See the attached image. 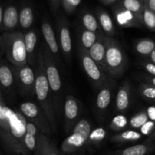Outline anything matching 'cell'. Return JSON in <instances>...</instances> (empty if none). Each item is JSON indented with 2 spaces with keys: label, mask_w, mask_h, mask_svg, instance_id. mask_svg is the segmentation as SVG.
Returning <instances> with one entry per match:
<instances>
[{
  "label": "cell",
  "mask_w": 155,
  "mask_h": 155,
  "mask_svg": "<svg viewBox=\"0 0 155 155\" xmlns=\"http://www.w3.org/2000/svg\"><path fill=\"white\" fill-rule=\"evenodd\" d=\"M101 1H103V0H101Z\"/></svg>",
  "instance_id": "obj_47"
},
{
  "label": "cell",
  "mask_w": 155,
  "mask_h": 155,
  "mask_svg": "<svg viewBox=\"0 0 155 155\" xmlns=\"http://www.w3.org/2000/svg\"><path fill=\"white\" fill-rule=\"evenodd\" d=\"M106 48H107V36L103 34L101 31H98L96 42L88 50V53L105 73Z\"/></svg>",
  "instance_id": "obj_11"
},
{
  "label": "cell",
  "mask_w": 155,
  "mask_h": 155,
  "mask_svg": "<svg viewBox=\"0 0 155 155\" xmlns=\"http://www.w3.org/2000/svg\"><path fill=\"white\" fill-rule=\"evenodd\" d=\"M154 122H151V121H148L145 126L142 127V132H144V133H152V128L154 127ZM150 134V135H151Z\"/></svg>",
  "instance_id": "obj_37"
},
{
  "label": "cell",
  "mask_w": 155,
  "mask_h": 155,
  "mask_svg": "<svg viewBox=\"0 0 155 155\" xmlns=\"http://www.w3.org/2000/svg\"><path fill=\"white\" fill-rule=\"evenodd\" d=\"M121 5L127 10L133 12V14L142 20L145 2L142 0H123Z\"/></svg>",
  "instance_id": "obj_22"
},
{
  "label": "cell",
  "mask_w": 155,
  "mask_h": 155,
  "mask_svg": "<svg viewBox=\"0 0 155 155\" xmlns=\"http://www.w3.org/2000/svg\"><path fill=\"white\" fill-rule=\"evenodd\" d=\"M43 57L44 68H45V74L51 88L52 93L53 99H54V105H55L56 113L58 114L60 112L61 106V96L62 92V83L61 79L60 74L57 68L54 56L51 53L50 50L47 47L46 44H44L41 47Z\"/></svg>",
  "instance_id": "obj_5"
},
{
  "label": "cell",
  "mask_w": 155,
  "mask_h": 155,
  "mask_svg": "<svg viewBox=\"0 0 155 155\" xmlns=\"http://www.w3.org/2000/svg\"><path fill=\"white\" fill-rule=\"evenodd\" d=\"M20 110L26 119L29 120V122L34 124L39 131L45 135L51 134L53 132L52 127L46 115L39 105L30 101H27L21 104Z\"/></svg>",
  "instance_id": "obj_8"
},
{
  "label": "cell",
  "mask_w": 155,
  "mask_h": 155,
  "mask_svg": "<svg viewBox=\"0 0 155 155\" xmlns=\"http://www.w3.org/2000/svg\"><path fill=\"white\" fill-rule=\"evenodd\" d=\"M97 38H98V33L85 30L81 36L82 48L88 51L96 42Z\"/></svg>",
  "instance_id": "obj_30"
},
{
  "label": "cell",
  "mask_w": 155,
  "mask_h": 155,
  "mask_svg": "<svg viewBox=\"0 0 155 155\" xmlns=\"http://www.w3.org/2000/svg\"><path fill=\"white\" fill-rule=\"evenodd\" d=\"M147 112H148L149 119H151V120L154 121L155 120V107H149V109L147 110Z\"/></svg>",
  "instance_id": "obj_39"
},
{
  "label": "cell",
  "mask_w": 155,
  "mask_h": 155,
  "mask_svg": "<svg viewBox=\"0 0 155 155\" xmlns=\"http://www.w3.org/2000/svg\"><path fill=\"white\" fill-rule=\"evenodd\" d=\"M64 128L67 134L72 133L74 127L79 122L80 107L77 100L72 95H67L64 103Z\"/></svg>",
  "instance_id": "obj_10"
},
{
  "label": "cell",
  "mask_w": 155,
  "mask_h": 155,
  "mask_svg": "<svg viewBox=\"0 0 155 155\" xmlns=\"http://www.w3.org/2000/svg\"><path fill=\"white\" fill-rule=\"evenodd\" d=\"M144 2H145V0H144Z\"/></svg>",
  "instance_id": "obj_46"
},
{
  "label": "cell",
  "mask_w": 155,
  "mask_h": 155,
  "mask_svg": "<svg viewBox=\"0 0 155 155\" xmlns=\"http://www.w3.org/2000/svg\"><path fill=\"white\" fill-rule=\"evenodd\" d=\"M139 91L145 99L155 102V87L150 84L142 83L139 88Z\"/></svg>",
  "instance_id": "obj_32"
},
{
  "label": "cell",
  "mask_w": 155,
  "mask_h": 155,
  "mask_svg": "<svg viewBox=\"0 0 155 155\" xmlns=\"http://www.w3.org/2000/svg\"><path fill=\"white\" fill-rule=\"evenodd\" d=\"M145 80H148V84L151 85V86H154L155 87V77L154 76H151V75L145 76Z\"/></svg>",
  "instance_id": "obj_40"
},
{
  "label": "cell",
  "mask_w": 155,
  "mask_h": 155,
  "mask_svg": "<svg viewBox=\"0 0 155 155\" xmlns=\"http://www.w3.org/2000/svg\"><path fill=\"white\" fill-rule=\"evenodd\" d=\"M130 86L128 83H125L117 92L116 98L117 110L120 112L125 111L128 109L130 103Z\"/></svg>",
  "instance_id": "obj_17"
},
{
  "label": "cell",
  "mask_w": 155,
  "mask_h": 155,
  "mask_svg": "<svg viewBox=\"0 0 155 155\" xmlns=\"http://www.w3.org/2000/svg\"><path fill=\"white\" fill-rule=\"evenodd\" d=\"M142 1H143V2H144V0H142Z\"/></svg>",
  "instance_id": "obj_45"
},
{
  "label": "cell",
  "mask_w": 155,
  "mask_h": 155,
  "mask_svg": "<svg viewBox=\"0 0 155 155\" xmlns=\"http://www.w3.org/2000/svg\"><path fill=\"white\" fill-rule=\"evenodd\" d=\"M135 49L139 53L144 56H150L155 49V42L152 39H143L138 41L135 45Z\"/></svg>",
  "instance_id": "obj_25"
},
{
  "label": "cell",
  "mask_w": 155,
  "mask_h": 155,
  "mask_svg": "<svg viewBox=\"0 0 155 155\" xmlns=\"http://www.w3.org/2000/svg\"><path fill=\"white\" fill-rule=\"evenodd\" d=\"M127 57L119 42L107 36L105 68L106 73L112 79H119L125 72Z\"/></svg>",
  "instance_id": "obj_4"
},
{
  "label": "cell",
  "mask_w": 155,
  "mask_h": 155,
  "mask_svg": "<svg viewBox=\"0 0 155 155\" xmlns=\"http://www.w3.org/2000/svg\"><path fill=\"white\" fill-rule=\"evenodd\" d=\"M148 121H149V117L148 112L146 110H142L131 118L130 126L133 128L139 129L145 126Z\"/></svg>",
  "instance_id": "obj_31"
},
{
  "label": "cell",
  "mask_w": 155,
  "mask_h": 155,
  "mask_svg": "<svg viewBox=\"0 0 155 155\" xmlns=\"http://www.w3.org/2000/svg\"><path fill=\"white\" fill-rule=\"evenodd\" d=\"M142 22L148 30L155 31V13L146 5H145L142 13Z\"/></svg>",
  "instance_id": "obj_29"
},
{
  "label": "cell",
  "mask_w": 155,
  "mask_h": 155,
  "mask_svg": "<svg viewBox=\"0 0 155 155\" xmlns=\"http://www.w3.org/2000/svg\"><path fill=\"white\" fill-rule=\"evenodd\" d=\"M27 120L21 112L14 111L4 104L0 105V136L3 148L10 155H29L25 146Z\"/></svg>",
  "instance_id": "obj_1"
},
{
  "label": "cell",
  "mask_w": 155,
  "mask_h": 155,
  "mask_svg": "<svg viewBox=\"0 0 155 155\" xmlns=\"http://www.w3.org/2000/svg\"><path fill=\"white\" fill-rule=\"evenodd\" d=\"M59 2H60V0H51V5H52V7L54 10L57 9V8L58 7Z\"/></svg>",
  "instance_id": "obj_42"
},
{
  "label": "cell",
  "mask_w": 155,
  "mask_h": 155,
  "mask_svg": "<svg viewBox=\"0 0 155 155\" xmlns=\"http://www.w3.org/2000/svg\"><path fill=\"white\" fill-rule=\"evenodd\" d=\"M19 23V14L16 7L9 5L5 9L4 15L0 28L3 32H12L15 30Z\"/></svg>",
  "instance_id": "obj_15"
},
{
  "label": "cell",
  "mask_w": 155,
  "mask_h": 155,
  "mask_svg": "<svg viewBox=\"0 0 155 155\" xmlns=\"http://www.w3.org/2000/svg\"><path fill=\"white\" fill-rule=\"evenodd\" d=\"M114 17L120 26L124 27H142L143 22L135 14L119 5L114 8Z\"/></svg>",
  "instance_id": "obj_12"
},
{
  "label": "cell",
  "mask_w": 155,
  "mask_h": 155,
  "mask_svg": "<svg viewBox=\"0 0 155 155\" xmlns=\"http://www.w3.org/2000/svg\"><path fill=\"white\" fill-rule=\"evenodd\" d=\"M104 130L102 129H97L95 131L91 133L90 136H89V139H91L93 142H99V141L102 140L104 137Z\"/></svg>",
  "instance_id": "obj_35"
},
{
  "label": "cell",
  "mask_w": 155,
  "mask_h": 155,
  "mask_svg": "<svg viewBox=\"0 0 155 155\" xmlns=\"http://www.w3.org/2000/svg\"><path fill=\"white\" fill-rule=\"evenodd\" d=\"M127 125V119L123 115L115 117L111 123V127L114 130H120Z\"/></svg>",
  "instance_id": "obj_34"
},
{
  "label": "cell",
  "mask_w": 155,
  "mask_h": 155,
  "mask_svg": "<svg viewBox=\"0 0 155 155\" xmlns=\"http://www.w3.org/2000/svg\"><path fill=\"white\" fill-rule=\"evenodd\" d=\"M24 42H25L28 62L31 64V66H34L35 64H36L34 60L35 48L37 43V35L36 32L33 30H30L26 33L24 35Z\"/></svg>",
  "instance_id": "obj_19"
},
{
  "label": "cell",
  "mask_w": 155,
  "mask_h": 155,
  "mask_svg": "<svg viewBox=\"0 0 155 155\" xmlns=\"http://www.w3.org/2000/svg\"><path fill=\"white\" fill-rule=\"evenodd\" d=\"M142 138V134L139 132L133 130H127L119 133L112 138V141L117 143H124V142H133V141L139 140Z\"/></svg>",
  "instance_id": "obj_27"
},
{
  "label": "cell",
  "mask_w": 155,
  "mask_h": 155,
  "mask_svg": "<svg viewBox=\"0 0 155 155\" xmlns=\"http://www.w3.org/2000/svg\"><path fill=\"white\" fill-rule=\"evenodd\" d=\"M116 1H117V0H103V3H104V5H110L112 4V3L115 2Z\"/></svg>",
  "instance_id": "obj_44"
},
{
  "label": "cell",
  "mask_w": 155,
  "mask_h": 155,
  "mask_svg": "<svg viewBox=\"0 0 155 155\" xmlns=\"http://www.w3.org/2000/svg\"><path fill=\"white\" fill-rule=\"evenodd\" d=\"M111 92L110 87H103L98 94L96 98V107L98 110H104L110 103Z\"/></svg>",
  "instance_id": "obj_26"
},
{
  "label": "cell",
  "mask_w": 155,
  "mask_h": 155,
  "mask_svg": "<svg viewBox=\"0 0 155 155\" xmlns=\"http://www.w3.org/2000/svg\"><path fill=\"white\" fill-rule=\"evenodd\" d=\"M34 155H60V154L56 149L54 144L51 143L46 135H45L39 148L34 153Z\"/></svg>",
  "instance_id": "obj_24"
},
{
  "label": "cell",
  "mask_w": 155,
  "mask_h": 155,
  "mask_svg": "<svg viewBox=\"0 0 155 155\" xmlns=\"http://www.w3.org/2000/svg\"><path fill=\"white\" fill-rule=\"evenodd\" d=\"M145 4L150 10L155 13V0H145Z\"/></svg>",
  "instance_id": "obj_38"
},
{
  "label": "cell",
  "mask_w": 155,
  "mask_h": 155,
  "mask_svg": "<svg viewBox=\"0 0 155 155\" xmlns=\"http://www.w3.org/2000/svg\"><path fill=\"white\" fill-rule=\"evenodd\" d=\"M15 82L13 69H12L7 64L2 61L0 66V83L2 87L6 90H8L12 88V86H13Z\"/></svg>",
  "instance_id": "obj_21"
},
{
  "label": "cell",
  "mask_w": 155,
  "mask_h": 155,
  "mask_svg": "<svg viewBox=\"0 0 155 155\" xmlns=\"http://www.w3.org/2000/svg\"><path fill=\"white\" fill-rule=\"evenodd\" d=\"M80 2L81 0H61L62 6L65 12L68 14L74 12Z\"/></svg>",
  "instance_id": "obj_33"
},
{
  "label": "cell",
  "mask_w": 155,
  "mask_h": 155,
  "mask_svg": "<svg viewBox=\"0 0 155 155\" xmlns=\"http://www.w3.org/2000/svg\"><path fill=\"white\" fill-rule=\"evenodd\" d=\"M149 57H150V59H151V62H152V63H154L155 64V49L153 51V52L150 54Z\"/></svg>",
  "instance_id": "obj_43"
},
{
  "label": "cell",
  "mask_w": 155,
  "mask_h": 155,
  "mask_svg": "<svg viewBox=\"0 0 155 155\" xmlns=\"http://www.w3.org/2000/svg\"><path fill=\"white\" fill-rule=\"evenodd\" d=\"M15 83L21 95L24 96H33L36 95V74L29 65L22 67L13 66Z\"/></svg>",
  "instance_id": "obj_9"
},
{
  "label": "cell",
  "mask_w": 155,
  "mask_h": 155,
  "mask_svg": "<svg viewBox=\"0 0 155 155\" xmlns=\"http://www.w3.org/2000/svg\"><path fill=\"white\" fill-rule=\"evenodd\" d=\"M41 28H42V33L47 47L50 50L52 55L54 57H57V56H58L59 53L58 44L54 30H53V28L49 21H44L42 23Z\"/></svg>",
  "instance_id": "obj_16"
},
{
  "label": "cell",
  "mask_w": 155,
  "mask_h": 155,
  "mask_svg": "<svg viewBox=\"0 0 155 155\" xmlns=\"http://www.w3.org/2000/svg\"><path fill=\"white\" fill-rule=\"evenodd\" d=\"M143 67L150 75L155 77V64L152 62H145L143 63Z\"/></svg>",
  "instance_id": "obj_36"
},
{
  "label": "cell",
  "mask_w": 155,
  "mask_h": 155,
  "mask_svg": "<svg viewBox=\"0 0 155 155\" xmlns=\"http://www.w3.org/2000/svg\"><path fill=\"white\" fill-rule=\"evenodd\" d=\"M33 12L30 6H24L19 13V24L23 29H28L33 23Z\"/></svg>",
  "instance_id": "obj_23"
},
{
  "label": "cell",
  "mask_w": 155,
  "mask_h": 155,
  "mask_svg": "<svg viewBox=\"0 0 155 155\" xmlns=\"http://www.w3.org/2000/svg\"><path fill=\"white\" fill-rule=\"evenodd\" d=\"M147 142H155V130H153V132L151 133V134L150 135L148 139L147 140Z\"/></svg>",
  "instance_id": "obj_41"
},
{
  "label": "cell",
  "mask_w": 155,
  "mask_h": 155,
  "mask_svg": "<svg viewBox=\"0 0 155 155\" xmlns=\"http://www.w3.org/2000/svg\"><path fill=\"white\" fill-rule=\"evenodd\" d=\"M155 150V142H147L145 144L133 145L118 151L117 155H146Z\"/></svg>",
  "instance_id": "obj_18"
},
{
  "label": "cell",
  "mask_w": 155,
  "mask_h": 155,
  "mask_svg": "<svg viewBox=\"0 0 155 155\" xmlns=\"http://www.w3.org/2000/svg\"><path fill=\"white\" fill-rule=\"evenodd\" d=\"M44 136L45 134L39 131L34 124L27 121L25 146L29 154L30 152H36L42 142Z\"/></svg>",
  "instance_id": "obj_14"
},
{
  "label": "cell",
  "mask_w": 155,
  "mask_h": 155,
  "mask_svg": "<svg viewBox=\"0 0 155 155\" xmlns=\"http://www.w3.org/2000/svg\"><path fill=\"white\" fill-rule=\"evenodd\" d=\"M35 92L39 107L46 115L52 127L53 132L55 133L57 131V120H56L57 113H56L55 105H54L51 88L44 68L43 57H42V51L41 48L37 57Z\"/></svg>",
  "instance_id": "obj_2"
},
{
  "label": "cell",
  "mask_w": 155,
  "mask_h": 155,
  "mask_svg": "<svg viewBox=\"0 0 155 155\" xmlns=\"http://www.w3.org/2000/svg\"><path fill=\"white\" fill-rule=\"evenodd\" d=\"M59 38L61 47L62 52L68 63H71V51H72V41H71V33L67 21L64 19L59 20Z\"/></svg>",
  "instance_id": "obj_13"
},
{
  "label": "cell",
  "mask_w": 155,
  "mask_h": 155,
  "mask_svg": "<svg viewBox=\"0 0 155 155\" xmlns=\"http://www.w3.org/2000/svg\"><path fill=\"white\" fill-rule=\"evenodd\" d=\"M80 54L83 69L96 87L102 89L103 87H110L113 86V79L107 77V74L90 57L87 50L80 48Z\"/></svg>",
  "instance_id": "obj_7"
},
{
  "label": "cell",
  "mask_w": 155,
  "mask_h": 155,
  "mask_svg": "<svg viewBox=\"0 0 155 155\" xmlns=\"http://www.w3.org/2000/svg\"><path fill=\"white\" fill-rule=\"evenodd\" d=\"M96 13L98 21L102 30L106 33V36L112 37L115 34V30L113 21L110 16L107 14V12L101 8L98 9Z\"/></svg>",
  "instance_id": "obj_20"
},
{
  "label": "cell",
  "mask_w": 155,
  "mask_h": 155,
  "mask_svg": "<svg viewBox=\"0 0 155 155\" xmlns=\"http://www.w3.org/2000/svg\"><path fill=\"white\" fill-rule=\"evenodd\" d=\"M92 127L89 120L81 119L74 127L72 133L62 143L61 149L67 154L75 152L83 146L89 139Z\"/></svg>",
  "instance_id": "obj_6"
},
{
  "label": "cell",
  "mask_w": 155,
  "mask_h": 155,
  "mask_svg": "<svg viewBox=\"0 0 155 155\" xmlns=\"http://www.w3.org/2000/svg\"><path fill=\"white\" fill-rule=\"evenodd\" d=\"M2 52L13 66L22 67L27 64L24 35L20 31L5 32L0 37Z\"/></svg>",
  "instance_id": "obj_3"
},
{
  "label": "cell",
  "mask_w": 155,
  "mask_h": 155,
  "mask_svg": "<svg viewBox=\"0 0 155 155\" xmlns=\"http://www.w3.org/2000/svg\"><path fill=\"white\" fill-rule=\"evenodd\" d=\"M82 23L86 30L95 32V33H96L98 30L99 23L95 18V16L91 13L86 12V13L83 14V17H82Z\"/></svg>",
  "instance_id": "obj_28"
}]
</instances>
